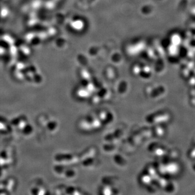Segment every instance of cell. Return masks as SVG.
Here are the masks:
<instances>
[{"mask_svg":"<svg viewBox=\"0 0 195 195\" xmlns=\"http://www.w3.org/2000/svg\"><path fill=\"white\" fill-rule=\"evenodd\" d=\"M141 181L144 184H149L151 181V176L147 174H142L141 177Z\"/></svg>","mask_w":195,"mask_h":195,"instance_id":"1","label":"cell"}]
</instances>
